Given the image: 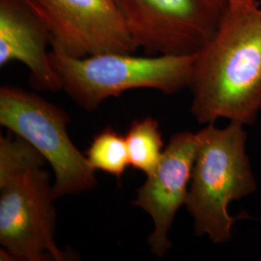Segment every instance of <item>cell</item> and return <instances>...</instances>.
I'll list each match as a JSON object with an SVG mask.
<instances>
[{
	"label": "cell",
	"mask_w": 261,
	"mask_h": 261,
	"mask_svg": "<svg viewBox=\"0 0 261 261\" xmlns=\"http://www.w3.org/2000/svg\"><path fill=\"white\" fill-rule=\"evenodd\" d=\"M191 113L200 124L224 118L252 125L261 112V8H229L197 55Z\"/></svg>",
	"instance_id": "1"
},
{
	"label": "cell",
	"mask_w": 261,
	"mask_h": 261,
	"mask_svg": "<svg viewBox=\"0 0 261 261\" xmlns=\"http://www.w3.org/2000/svg\"><path fill=\"white\" fill-rule=\"evenodd\" d=\"M46 165L25 140L0 136V260L77 259L56 245V197Z\"/></svg>",
	"instance_id": "2"
},
{
	"label": "cell",
	"mask_w": 261,
	"mask_h": 261,
	"mask_svg": "<svg viewBox=\"0 0 261 261\" xmlns=\"http://www.w3.org/2000/svg\"><path fill=\"white\" fill-rule=\"evenodd\" d=\"M196 158L187 198V211L194 219L196 236L214 244L229 242L236 219L229 213L232 201L257 190L247 154L245 125L229 121L224 128L215 123L196 133Z\"/></svg>",
	"instance_id": "3"
},
{
	"label": "cell",
	"mask_w": 261,
	"mask_h": 261,
	"mask_svg": "<svg viewBox=\"0 0 261 261\" xmlns=\"http://www.w3.org/2000/svg\"><path fill=\"white\" fill-rule=\"evenodd\" d=\"M107 53L75 58L49 53L62 89L86 112L123 92L149 88L174 95L190 87L198 54L186 56H132Z\"/></svg>",
	"instance_id": "4"
},
{
	"label": "cell",
	"mask_w": 261,
	"mask_h": 261,
	"mask_svg": "<svg viewBox=\"0 0 261 261\" xmlns=\"http://www.w3.org/2000/svg\"><path fill=\"white\" fill-rule=\"evenodd\" d=\"M69 114L20 87H0V125L25 140L55 172L54 196H75L98 186L95 169L68 134Z\"/></svg>",
	"instance_id": "5"
},
{
	"label": "cell",
	"mask_w": 261,
	"mask_h": 261,
	"mask_svg": "<svg viewBox=\"0 0 261 261\" xmlns=\"http://www.w3.org/2000/svg\"><path fill=\"white\" fill-rule=\"evenodd\" d=\"M138 47L147 54H198L214 38L229 0H115Z\"/></svg>",
	"instance_id": "6"
},
{
	"label": "cell",
	"mask_w": 261,
	"mask_h": 261,
	"mask_svg": "<svg viewBox=\"0 0 261 261\" xmlns=\"http://www.w3.org/2000/svg\"><path fill=\"white\" fill-rule=\"evenodd\" d=\"M47 23L53 50L84 58L138 49L115 0H31Z\"/></svg>",
	"instance_id": "7"
},
{
	"label": "cell",
	"mask_w": 261,
	"mask_h": 261,
	"mask_svg": "<svg viewBox=\"0 0 261 261\" xmlns=\"http://www.w3.org/2000/svg\"><path fill=\"white\" fill-rule=\"evenodd\" d=\"M196 134L179 132L169 140L156 169L137 190L133 205L149 215L154 229L147 243L163 257L171 248L168 237L178 210L186 204L196 158Z\"/></svg>",
	"instance_id": "8"
},
{
	"label": "cell",
	"mask_w": 261,
	"mask_h": 261,
	"mask_svg": "<svg viewBox=\"0 0 261 261\" xmlns=\"http://www.w3.org/2000/svg\"><path fill=\"white\" fill-rule=\"evenodd\" d=\"M51 35L31 0H0V66L19 61L30 71L33 88L58 91L62 84L50 64Z\"/></svg>",
	"instance_id": "9"
},
{
	"label": "cell",
	"mask_w": 261,
	"mask_h": 261,
	"mask_svg": "<svg viewBox=\"0 0 261 261\" xmlns=\"http://www.w3.org/2000/svg\"><path fill=\"white\" fill-rule=\"evenodd\" d=\"M130 167L150 175L164 152L160 126L153 117L134 120L125 136Z\"/></svg>",
	"instance_id": "10"
},
{
	"label": "cell",
	"mask_w": 261,
	"mask_h": 261,
	"mask_svg": "<svg viewBox=\"0 0 261 261\" xmlns=\"http://www.w3.org/2000/svg\"><path fill=\"white\" fill-rule=\"evenodd\" d=\"M86 157L95 170H102L119 181L130 166L125 137L111 127L96 135L86 151Z\"/></svg>",
	"instance_id": "11"
},
{
	"label": "cell",
	"mask_w": 261,
	"mask_h": 261,
	"mask_svg": "<svg viewBox=\"0 0 261 261\" xmlns=\"http://www.w3.org/2000/svg\"><path fill=\"white\" fill-rule=\"evenodd\" d=\"M229 4L231 8H235V7L256 5L258 4V2L256 0H229Z\"/></svg>",
	"instance_id": "12"
}]
</instances>
